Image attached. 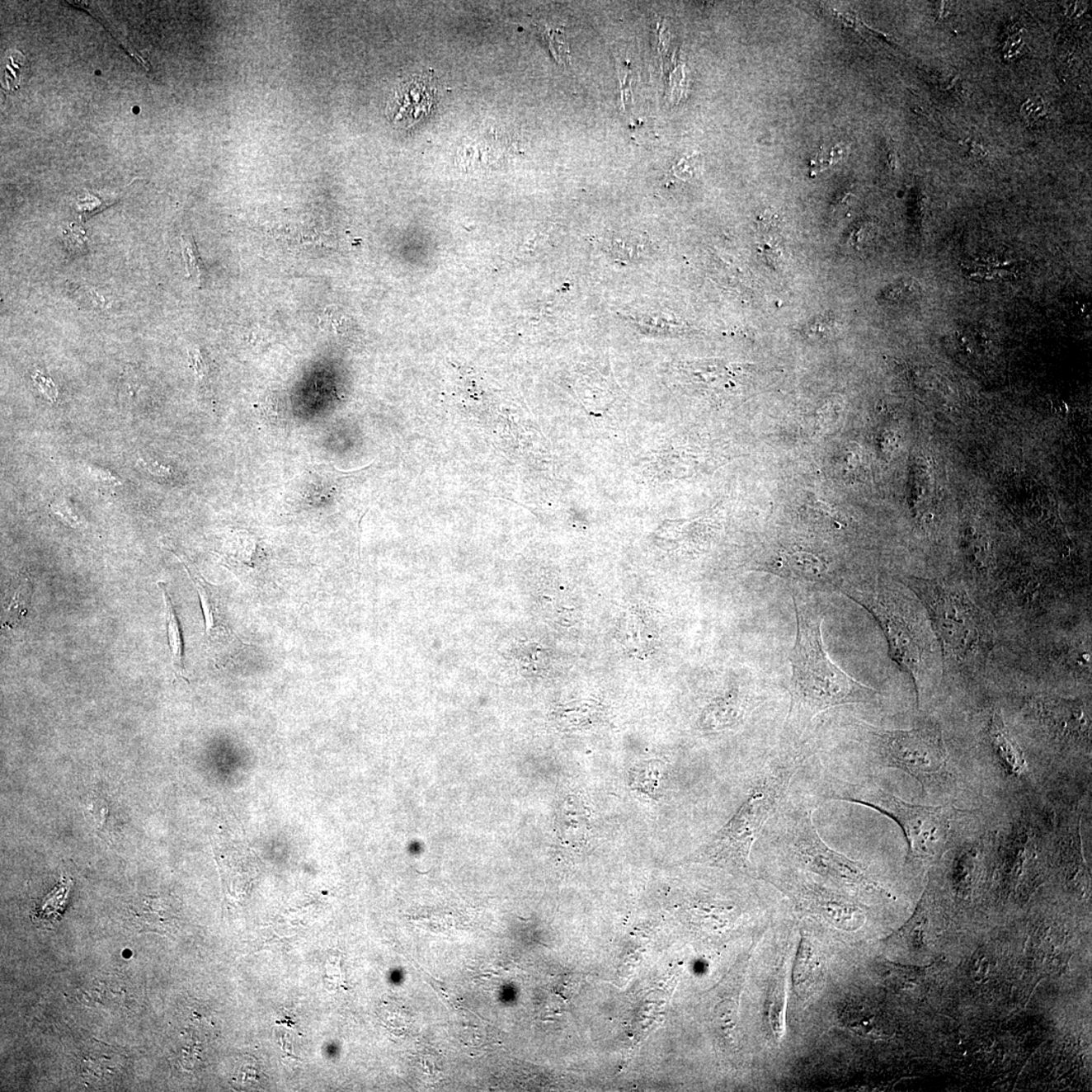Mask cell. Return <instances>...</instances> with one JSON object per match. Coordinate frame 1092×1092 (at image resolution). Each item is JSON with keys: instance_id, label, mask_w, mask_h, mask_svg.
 Instances as JSON below:
<instances>
[{"instance_id": "3957f363", "label": "cell", "mask_w": 1092, "mask_h": 1092, "mask_svg": "<svg viewBox=\"0 0 1092 1092\" xmlns=\"http://www.w3.org/2000/svg\"><path fill=\"white\" fill-rule=\"evenodd\" d=\"M941 648L948 673L974 674L993 647V630L983 611L964 590L939 581L910 579Z\"/></svg>"}, {"instance_id": "5bb4252c", "label": "cell", "mask_w": 1092, "mask_h": 1092, "mask_svg": "<svg viewBox=\"0 0 1092 1092\" xmlns=\"http://www.w3.org/2000/svg\"><path fill=\"white\" fill-rule=\"evenodd\" d=\"M814 955L812 943L807 937L801 939L793 969L794 987L803 991L812 980L814 970Z\"/></svg>"}, {"instance_id": "d4e9b609", "label": "cell", "mask_w": 1092, "mask_h": 1092, "mask_svg": "<svg viewBox=\"0 0 1092 1092\" xmlns=\"http://www.w3.org/2000/svg\"><path fill=\"white\" fill-rule=\"evenodd\" d=\"M1046 113L1044 101L1039 97L1028 100L1022 107V114L1024 118L1035 120Z\"/></svg>"}, {"instance_id": "277c9868", "label": "cell", "mask_w": 1092, "mask_h": 1092, "mask_svg": "<svg viewBox=\"0 0 1092 1092\" xmlns=\"http://www.w3.org/2000/svg\"><path fill=\"white\" fill-rule=\"evenodd\" d=\"M853 601L871 613L887 639L890 656L914 681L917 705L926 674L933 668L938 646L923 604L914 593L892 585L841 587Z\"/></svg>"}, {"instance_id": "44dd1931", "label": "cell", "mask_w": 1092, "mask_h": 1092, "mask_svg": "<svg viewBox=\"0 0 1092 1092\" xmlns=\"http://www.w3.org/2000/svg\"><path fill=\"white\" fill-rule=\"evenodd\" d=\"M52 511L62 519V521L67 525L73 528H78L82 525V520L78 512L70 501H62L52 506Z\"/></svg>"}, {"instance_id": "8fae6325", "label": "cell", "mask_w": 1092, "mask_h": 1092, "mask_svg": "<svg viewBox=\"0 0 1092 1092\" xmlns=\"http://www.w3.org/2000/svg\"><path fill=\"white\" fill-rule=\"evenodd\" d=\"M988 737L993 750L1002 766L1010 775L1023 776L1027 771V760L1018 742L1010 735L1000 710H993L989 723Z\"/></svg>"}, {"instance_id": "ac0fdd59", "label": "cell", "mask_w": 1092, "mask_h": 1092, "mask_svg": "<svg viewBox=\"0 0 1092 1092\" xmlns=\"http://www.w3.org/2000/svg\"><path fill=\"white\" fill-rule=\"evenodd\" d=\"M25 61L24 55L20 52L8 54L4 64L3 87L10 91L19 87L20 75Z\"/></svg>"}, {"instance_id": "ba28073f", "label": "cell", "mask_w": 1092, "mask_h": 1092, "mask_svg": "<svg viewBox=\"0 0 1092 1092\" xmlns=\"http://www.w3.org/2000/svg\"><path fill=\"white\" fill-rule=\"evenodd\" d=\"M1031 707L1056 740L1067 745H1090V713L1081 700L1042 697L1033 699Z\"/></svg>"}, {"instance_id": "30bf717a", "label": "cell", "mask_w": 1092, "mask_h": 1092, "mask_svg": "<svg viewBox=\"0 0 1092 1092\" xmlns=\"http://www.w3.org/2000/svg\"><path fill=\"white\" fill-rule=\"evenodd\" d=\"M183 563L186 570L194 581L196 590H198L200 599L201 610L204 612L205 624V635L209 642L214 644H231L237 641V637L228 625V621L224 610L222 599L217 588L207 583L205 580L196 571V568L191 566L189 562L183 559L174 550H170Z\"/></svg>"}, {"instance_id": "7c38bea8", "label": "cell", "mask_w": 1092, "mask_h": 1092, "mask_svg": "<svg viewBox=\"0 0 1092 1092\" xmlns=\"http://www.w3.org/2000/svg\"><path fill=\"white\" fill-rule=\"evenodd\" d=\"M158 586L163 594L165 613H167V638L170 652H172L174 673H176L177 675H179V677L186 680L185 644H183L181 622H179L176 608H174L172 597H170L168 593L167 586L162 583V581H160Z\"/></svg>"}, {"instance_id": "5b68a950", "label": "cell", "mask_w": 1092, "mask_h": 1092, "mask_svg": "<svg viewBox=\"0 0 1092 1092\" xmlns=\"http://www.w3.org/2000/svg\"><path fill=\"white\" fill-rule=\"evenodd\" d=\"M830 786L827 799L864 805L897 822L906 840L908 860L926 862L945 851L957 810L908 803L873 782L835 781Z\"/></svg>"}, {"instance_id": "7402d4cb", "label": "cell", "mask_w": 1092, "mask_h": 1092, "mask_svg": "<svg viewBox=\"0 0 1092 1092\" xmlns=\"http://www.w3.org/2000/svg\"><path fill=\"white\" fill-rule=\"evenodd\" d=\"M774 1000L771 1001V1020L773 1024L774 1033L779 1038L782 1033V1010H783V988L781 984L776 986L773 995Z\"/></svg>"}, {"instance_id": "6da1fadb", "label": "cell", "mask_w": 1092, "mask_h": 1092, "mask_svg": "<svg viewBox=\"0 0 1092 1092\" xmlns=\"http://www.w3.org/2000/svg\"><path fill=\"white\" fill-rule=\"evenodd\" d=\"M798 633L791 653L788 691V738L804 742L807 729L817 716L835 707L870 704L878 695L832 661L822 638L823 617L817 604L800 590L792 591Z\"/></svg>"}, {"instance_id": "9c48e42d", "label": "cell", "mask_w": 1092, "mask_h": 1092, "mask_svg": "<svg viewBox=\"0 0 1092 1092\" xmlns=\"http://www.w3.org/2000/svg\"><path fill=\"white\" fill-rule=\"evenodd\" d=\"M437 88L431 76H416L398 88L392 106L393 123L410 127L431 114Z\"/></svg>"}, {"instance_id": "603a6c76", "label": "cell", "mask_w": 1092, "mask_h": 1092, "mask_svg": "<svg viewBox=\"0 0 1092 1092\" xmlns=\"http://www.w3.org/2000/svg\"><path fill=\"white\" fill-rule=\"evenodd\" d=\"M89 472H91L92 478H95L98 486H101L102 489L110 490L111 487L122 485V480H120L119 476H116L115 473L111 472V469L91 467L89 468Z\"/></svg>"}, {"instance_id": "4fadbf2b", "label": "cell", "mask_w": 1092, "mask_h": 1092, "mask_svg": "<svg viewBox=\"0 0 1092 1092\" xmlns=\"http://www.w3.org/2000/svg\"><path fill=\"white\" fill-rule=\"evenodd\" d=\"M33 585L30 580L20 581L13 591L10 604L4 610L3 625L15 628L28 614L31 600L33 595Z\"/></svg>"}, {"instance_id": "8992f818", "label": "cell", "mask_w": 1092, "mask_h": 1092, "mask_svg": "<svg viewBox=\"0 0 1092 1092\" xmlns=\"http://www.w3.org/2000/svg\"><path fill=\"white\" fill-rule=\"evenodd\" d=\"M779 819V844L805 873L818 876L841 892L877 887L860 863L835 851L821 839L808 809L789 807Z\"/></svg>"}, {"instance_id": "d6986e66", "label": "cell", "mask_w": 1092, "mask_h": 1092, "mask_svg": "<svg viewBox=\"0 0 1092 1092\" xmlns=\"http://www.w3.org/2000/svg\"><path fill=\"white\" fill-rule=\"evenodd\" d=\"M845 152H847V148H845L844 143H840V144L831 148L829 152H821V155L817 156V159L812 160V164H810L812 165V173L813 176L814 174L823 172V170L829 168L831 165L838 162L839 160L844 158Z\"/></svg>"}, {"instance_id": "9a60e30c", "label": "cell", "mask_w": 1092, "mask_h": 1092, "mask_svg": "<svg viewBox=\"0 0 1092 1092\" xmlns=\"http://www.w3.org/2000/svg\"><path fill=\"white\" fill-rule=\"evenodd\" d=\"M1017 268V263L1009 261H993V259H981L971 262L966 268V272L969 273L973 279L996 280L1004 279L1014 275Z\"/></svg>"}, {"instance_id": "cb8c5ba5", "label": "cell", "mask_w": 1092, "mask_h": 1092, "mask_svg": "<svg viewBox=\"0 0 1092 1092\" xmlns=\"http://www.w3.org/2000/svg\"><path fill=\"white\" fill-rule=\"evenodd\" d=\"M67 247L71 254L83 253L87 248V241L84 239V232L78 228L70 227L69 230L65 232Z\"/></svg>"}, {"instance_id": "2e32d148", "label": "cell", "mask_w": 1092, "mask_h": 1092, "mask_svg": "<svg viewBox=\"0 0 1092 1092\" xmlns=\"http://www.w3.org/2000/svg\"><path fill=\"white\" fill-rule=\"evenodd\" d=\"M182 248L186 263V271L189 273L191 279L196 285H200L205 276V267L194 240L190 237L189 238H183Z\"/></svg>"}, {"instance_id": "ffe728a7", "label": "cell", "mask_w": 1092, "mask_h": 1092, "mask_svg": "<svg viewBox=\"0 0 1092 1092\" xmlns=\"http://www.w3.org/2000/svg\"><path fill=\"white\" fill-rule=\"evenodd\" d=\"M191 368L194 369L196 379L200 383H207L210 374H212V366L207 355L201 351L200 348H194L189 351Z\"/></svg>"}, {"instance_id": "52a82bcc", "label": "cell", "mask_w": 1092, "mask_h": 1092, "mask_svg": "<svg viewBox=\"0 0 1092 1092\" xmlns=\"http://www.w3.org/2000/svg\"><path fill=\"white\" fill-rule=\"evenodd\" d=\"M865 727L868 749L881 766L906 772L925 792L946 780L948 755L938 724L925 723L908 731Z\"/></svg>"}, {"instance_id": "7a4b0ae2", "label": "cell", "mask_w": 1092, "mask_h": 1092, "mask_svg": "<svg viewBox=\"0 0 1092 1092\" xmlns=\"http://www.w3.org/2000/svg\"><path fill=\"white\" fill-rule=\"evenodd\" d=\"M803 746L804 742L788 738L763 760L744 804L705 850L710 861L736 869H751V848L779 812L796 773L808 759Z\"/></svg>"}, {"instance_id": "e0dca14e", "label": "cell", "mask_w": 1092, "mask_h": 1092, "mask_svg": "<svg viewBox=\"0 0 1092 1092\" xmlns=\"http://www.w3.org/2000/svg\"><path fill=\"white\" fill-rule=\"evenodd\" d=\"M321 329L328 333L335 335H342L348 330V317L340 311L338 308L329 306L325 308L319 318Z\"/></svg>"}, {"instance_id": "484cf974", "label": "cell", "mask_w": 1092, "mask_h": 1092, "mask_svg": "<svg viewBox=\"0 0 1092 1092\" xmlns=\"http://www.w3.org/2000/svg\"><path fill=\"white\" fill-rule=\"evenodd\" d=\"M139 464H140L142 467H144L148 472L152 474H156V476L168 477L172 474L169 468L162 467V465H160L158 463L145 462L144 459H140L139 460Z\"/></svg>"}]
</instances>
